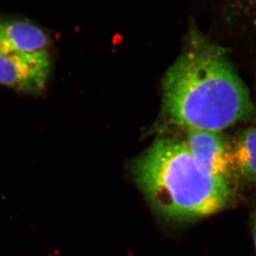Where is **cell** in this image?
I'll use <instances>...</instances> for the list:
<instances>
[{
    "label": "cell",
    "mask_w": 256,
    "mask_h": 256,
    "mask_svg": "<svg viewBox=\"0 0 256 256\" xmlns=\"http://www.w3.org/2000/svg\"><path fill=\"white\" fill-rule=\"evenodd\" d=\"M166 112L185 130L217 132L256 119L246 88L227 56L197 30H190L182 54L162 84Z\"/></svg>",
    "instance_id": "obj_1"
},
{
    "label": "cell",
    "mask_w": 256,
    "mask_h": 256,
    "mask_svg": "<svg viewBox=\"0 0 256 256\" xmlns=\"http://www.w3.org/2000/svg\"><path fill=\"white\" fill-rule=\"evenodd\" d=\"M51 66L50 51L21 52L0 45V86L17 94H42L47 86Z\"/></svg>",
    "instance_id": "obj_3"
},
{
    "label": "cell",
    "mask_w": 256,
    "mask_h": 256,
    "mask_svg": "<svg viewBox=\"0 0 256 256\" xmlns=\"http://www.w3.org/2000/svg\"><path fill=\"white\" fill-rule=\"evenodd\" d=\"M0 45L21 52L50 51V38L42 28L28 20L0 18Z\"/></svg>",
    "instance_id": "obj_5"
},
{
    "label": "cell",
    "mask_w": 256,
    "mask_h": 256,
    "mask_svg": "<svg viewBox=\"0 0 256 256\" xmlns=\"http://www.w3.org/2000/svg\"><path fill=\"white\" fill-rule=\"evenodd\" d=\"M252 232H253V236H254V244H256V212L253 216V220H252Z\"/></svg>",
    "instance_id": "obj_7"
},
{
    "label": "cell",
    "mask_w": 256,
    "mask_h": 256,
    "mask_svg": "<svg viewBox=\"0 0 256 256\" xmlns=\"http://www.w3.org/2000/svg\"><path fill=\"white\" fill-rule=\"evenodd\" d=\"M183 143L198 162L210 172L230 183V146L217 132L186 130Z\"/></svg>",
    "instance_id": "obj_4"
},
{
    "label": "cell",
    "mask_w": 256,
    "mask_h": 256,
    "mask_svg": "<svg viewBox=\"0 0 256 256\" xmlns=\"http://www.w3.org/2000/svg\"><path fill=\"white\" fill-rule=\"evenodd\" d=\"M230 146L232 178L243 183L256 182V128H246Z\"/></svg>",
    "instance_id": "obj_6"
},
{
    "label": "cell",
    "mask_w": 256,
    "mask_h": 256,
    "mask_svg": "<svg viewBox=\"0 0 256 256\" xmlns=\"http://www.w3.org/2000/svg\"><path fill=\"white\" fill-rule=\"evenodd\" d=\"M134 172L152 206L169 220L209 216L232 199L230 183L202 166L179 139L156 142L136 160Z\"/></svg>",
    "instance_id": "obj_2"
}]
</instances>
